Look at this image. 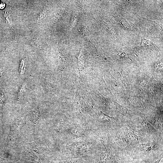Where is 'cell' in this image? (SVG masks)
I'll return each mask as SVG.
<instances>
[{
	"label": "cell",
	"mask_w": 163,
	"mask_h": 163,
	"mask_svg": "<svg viewBox=\"0 0 163 163\" xmlns=\"http://www.w3.org/2000/svg\"><path fill=\"white\" fill-rule=\"evenodd\" d=\"M143 43L145 44H147V45H150V46H155L154 44L150 40H147L145 39H144L143 40Z\"/></svg>",
	"instance_id": "6da1fadb"
},
{
	"label": "cell",
	"mask_w": 163,
	"mask_h": 163,
	"mask_svg": "<svg viewBox=\"0 0 163 163\" xmlns=\"http://www.w3.org/2000/svg\"><path fill=\"white\" fill-rule=\"evenodd\" d=\"M161 159V158L158 160L157 161H156L154 162L149 163H159Z\"/></svg>",
	"instance_id": "7a4b0ae2"
}]
</instances>
